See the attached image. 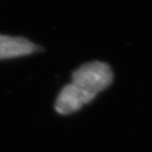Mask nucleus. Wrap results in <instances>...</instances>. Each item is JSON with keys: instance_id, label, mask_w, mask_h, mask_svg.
Instances as JSON below:
<instances>
[{"instance_id": "f257e3e1", "label": "nucleus", "mask_w": 152, "mask_h": 152, "mask_svg": "<svg viewBox=\"0 0 152 152\" xmlns=\"http://www.w3.org/2000/svg\"><path fill=\"white\" fill-rule=\"evenodd\" d=\"M113 81V72L104 62H89L81 65L72 75L68 83L56 98L55 110L61 115H69L89 104L100 91Z\"/></svg>"}, {"instance_id": "f03ea898", "label": "nucleus", "mask_w": 152, "mask_h": 152, "mask_svg": "<svg viewBox=\"0 0 152 152\" xmlns=\"http://www.w3.org/2000/svg\"><path fill=\"white\" fill-rule=\"evenodd\" d=\"M38 50L37 45L26 38L0 35V60L27 55Z\"/></svg>"}]
</instances>
